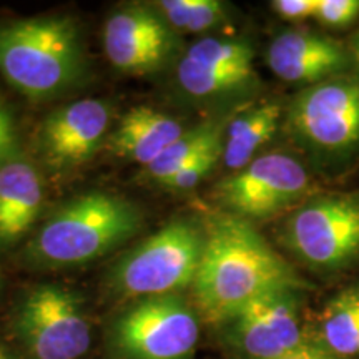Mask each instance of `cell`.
Segmentation results:
<instances>
[{
  "instance_id": "6da1fadb",
  "label": "cell",
  "mask_w": 359,
  "mask_h": 359,
  "mask_svg": "<svg viewBox=\"0 0 359 359\" xmlns=\"http://www.w3.org/2000/svg\"><path fill=\"white\" fill-rule=\"evenodd\" d=\"M203 228V253L191 290L200 316L210 325L223 326L269 291L311 286L251 222L218 212L206 218Z\"/></svg>"
},
{
  "instance_id": "7a4b0ae2",
  "label": "cell",
  "mask_w": 359,
  "mask_h": 359,
  "mask_svg": "<svg viewBox=\"0 0 359 359\" xmlns=\"http://www.w3.org/2000/svg\"><path fill=\"white\" fill-rule=\"evenodd\" d=\"M83 67L82 35L72 17L0 22V75L30 100L62 95L79 82Z\"/></svg>"
},
{
  "instance_id": "3957f363",
  "label": "cell",
  "mask_w": 359,
  "mask_h": 359,
  "mask_svg": "<svg viewBox=\"0 0 359 359\" xmlns=\"http://www.w3.org/2000/svg\"><path fill=\"white\" fill-rule=\"evenodd\" d=\"M142 224L140 210L132 201L111 193L90 191L67 201L45 219L27 251L42 266H80L132 240Z\"/></svg>"
},
{
  "instance_id": "277c9868",
  "label": "cell",
  "mask_w": 359,
  "mask_h": 359,
  "mask_svg": "<svg viewBox=\"0 0 359 359\" xmlns=\"http://www.w3.org/2000/svg\"><path fill=\"white\" fill-rule=\"evenodd\" d=\"M285 127L316 163H348L359 154V75L299 90L285 110Z\"/></svg>"
},
{
  "instance_id": "5b68a950",
  "label": "cell",
  "mask_w": 359,
  "mask_h": 359,
  "mask_svg": "<svg viewBox=\"0 0 359 359\" xmlns=\"http://www.w3.org/2000/svg\"><path fill=\"white\" fill-rule=\"evenodd\" d=\"M203 243V224L173 219L118 258L109 271V286L128 299L178 294L195 281Z\"/></svg>"
},
{
  "instance_id": "8992f818",
  "label": "cell",
  "mask_w": 359,
  "mask_h": 359,
  "mask_svg": "<svg viewBox=\"0 0 359 359\" xmlns=\"http://www.w3.org/2000/svg\"><path fill=\"white\" fill-rule=\"evenodd\" d=\"M281 241L314 271L338 273L359 264V191L314 195L293 210Z\"/></svg>"
},
{
  "instance_id": "52a82bcc",
  "label": "cell",
  "mask_w": 359,
  "mask_h": 359,
  "mask_svg": "<svg viewBox=\"0 0 359 359\" xmlns=\"http://www.w3.org/2000/svg\"><path fill=\"white\" fill-rule=\"evenodd\" d=\"M200 339V314L180 294L142 298L111 321L115 359H191Z\"/></svg>"
},
{
  "instance_id": "ba28073f",
  "label": "cell",
  "mask_w": 359,
  "mask_h": 359,
  "mask_svg": "<svg viewBox=\"0 0 359 359\" xmlns=\"http://www.w3.org/2000/svg\"><path fill=\"white\" fill-rule=\"evenodd\" d=\"M313 190V178L302 161L285 151H269L222 180L213 196L224 213L266 222L290 215L314 196Z\"/></svg>"
},
{
  "instance_id": "9c48e42d",
  "label": "cell",
  "mask_w": 359,
  "mask_h": 359,
  "mask_svg": "<svg viewBox=\"0 0 359 359\" xmlns=\"http://www.w3.org/2000/svg\"><path fill=\"white\" fill-rule=\"evenodd\" d=\"M13 331L30 359H80L93 339L83 299L52 283L27 291L13 314Z\"/></svg>"
},
{
  "instance_id": "30bf717a",
  "label": "cell",
  "mask_w": 359,
  "mask_h": 359,
  "mask_svg": "<svg viewBox=\"0 0 359 359\" xmlns=\"http://www.w3.org/2000/svg\"><path fill=\"white\" fill-rule=\"evenodd\" d=\"M303 290L258 296L222 326L224 341L243 359H269L294 351L308 339L302 320Z\"/></svg>"
},
{
  "instance_id": "8fae6325",
  "label": "cell",
  "mask_w": 359,
  "mask_h": 359,
  "mask_svg": "<svg viewBox=\"0 0 359 359\" xmlns=\"http://www.w3.org/2000/svg\"><path fill=\"white\" fill-rule=\"evenodd\" d=\"M103 45L115 69L145 75L177 55L180 37L155 6H127L107 19Z\"/></svg>"
},
{
  "instance_id": "7c38bea8",
  "label": "cell",
  "mask_w": 359,
  "mask_h": 359,
  "mask_svg": "<svg viewBox=\"0 0 359 359\" xmlns=\"http://www.w3.org/2000/svg\"><path fill=\"white\" fill-rule=\"evenodd\" d=\"M257 80L255 50L241 39H201L177 65L178 87L198 100L236 95L253 88Z\"/></svg>"
},
{
  "instance_id": "4fadbf2b",
  "label": "cell",
  "mask_w": 359,
  "mask_h": 359,
  "mask_svg": "<svg viewBox=\"0 0 359 359\" xmlns=\"http://www.w3.org/2000/svg\"><path fill=\"white\" fill-rule=\"evenodd\" d=\"M110 116L109 103L98 98H82L53 110L40 127L43 160L65 172L93 158L109 137Z\"/></svg>"
},
{
  "instance_id": "5bb4252c",
  "label": "cell",
  "mask_w": 359,
  "mask_h": 359,
  "mask_svg": "<svg viewBox=\"0 0 359 359\" xmlns=\"http://www.w3.org/2000/svg\"><path fill=\"white\" fill-rule=\"evenodd\" d=\"M266 64L278 79L304 87L348 75L353 55L343 42L308 29H291L269 43Z\"/></svg>"
},
{
  "instance_id": "9a60e30c",
  "label": "cell",
  "mask_w": 359,
  "mask_h": 359,
  "mask_svg": "<svg viewBox=\"0 0 359 359\" xmlns=\"http://www.w3.org/2000/svg\"><path fill=\"white\" fill-rule=\"evenodd\" d=\"M185 127L180 120L161 114L151 107H135L122 116L116 128L107 137V148L120 158L135 161L143 168L150 167Z\"/></svg>"
},
{
  "instance_id": "2e32d148",
  "label": "cell",
  "mask_w": 359,
  "mask_h": 359,
  "mask_svg": "<svg viewBox=\"0 0 359 359\" xmlns=\"http://www.w3.org/2000/svg\"><path fill=\"white\" fill-rule=\"evenodd\" d=\"M43 185L39 170L15 156L0 167V243L20 240L39 218Z\"/></svg>"
},
{
  "instance_id": "e0dca14e",
  "label": "cell",
  "mask_w": 359,
  "mask_h": 359,
  "mask_svg": "<svg viewBox=\"0 0 359 359\" xmlns=\"http://www.w3.org/2000/svg\"><path fill=\"white\" fill-rule=\"evenodd\" d=\"M285 109L269 100L250 107L228 122L223 138V165L231 173L250 165L280 128Z\"/></svg>"
},
{
  "instance_id": "ac0fdd59",
  "label": "cell",
  "mask_w": 359,
  "mask_h": 359,
  "mask_svg": "<svg viewBox=\"0 0 359 359\" xmlns=\"http://www.w3.org/2000/svg\"><path fill=\"white\" fill-rule=\"evenodd\" d=\"M314 343L338 359L359 358V283L341 290L325 304Z\"/></svg>"
},
{
  "instance_id": "d6986e66",
  "label": "cell",
  "mask_w": 359,
  "mask_h": 359,
  "mask_svg": "<svg viewBox=\"0 0 359 359\" xmlns=\"http://www.w3.org/2000/svg\"><path fill=\"white\" fill-rule=\"evenodd\" d=\"M228 122H230V116L210 120V122L185 130V133L178 140H175L150 167L145 168V175L154 182L163 185L170 177H173L180 168L185 167L196 156L208 151L210 148L222 145Z\"/></svg>"
},
{
  "instance_id": "ffe728a7",
  "label": "cell",
  "mask_w": 359,
  "mask_h": 359,
  "mask_svg": "<svg viewBox=\"0 0 359 359\" xmlns=\"http://www.w3.org/2000/svg\"><path fill=\"white\" fill-rule=\"evenodd\" d=\"M177 34H201L226 24L230 8L219 0H160L154 4Z\"/></svg>"
},
{
  "instance_id": "44dd1931",
  "label": "cell",
  "mask_w": 359,
  "mask_h": 359,
  "mask_svg": "<svg viewBox=\"0 0 359 359\" xmlns=\"http://www.w3.org/2000/svg\"><path fill=\"white\" fill-rule=\"evenodd\" d=\"M223 156V143L210 148L208 151L196 156L195 160H191L190 163H187L185 167L180 168L173 177H170L167 182L163 183V187L172 188V190H191V188L198 187L203 180L213 172L215 167L218 165V161Z\"/></svg>"
},
{
  "instance_id": "7402d4cb",
  "label": "cell",
  "mask_w": 359,
  "mask_h": 359,
  "mask_svg": "<svg viewBox=\"0 0 359 359\" xmlns=\"http://www.w3.org/2000/svg\"><path fill=\"white\" fill-rule=\"evenodd\" d=\"M359 19V0H318L314 20L327 29H346Z\"/></svg>"
},
{
  "instance_id": "603a6c76",
  "label": "cell",
  "mask_w": 359,
  "mask_h": 359,
  "mask_svg": "<svg viewBox=\"0 0 359 359\" xmlns=\"http://www.w3.org/2000/svg\"><path fill=\"white\" fill-rule=\"evenodd\" d=\"M17 145V130L12 111L4 102H0V167L15 156H19Z\"/></svg>"
},
{
  "instance_id": "cb8c5ba5",
  "label": "cell",
  "mask_w": 359,
  "mask_h": 359,
  "mask_svg": "<svg viewBox=\"0 0 359 359\" xmlns=\"http://www.w3.org/2000/svg\"><path fill=\"white\" fill-rule=\"evenodd\" d=\"M318 0H275L271 2V8L283 20L303 22L314 19Z\"/></svg>"
},
{
  "instance_id": "d4e9b609",
  "label": "cell",
  "mask_w": 359,
  "mask_h": 359,
  "mask_svg": "<svg viewBox=\"0 0 359 359\" xmlns=\"http://www.w3.org/2000/svg\"><path fill=\"white\" fill-rule=\"evenodd\" d=\"M269 359H338L331 354H327L321 346H318L314 341H308L303 346H299L294 351L283 354L278 358H269Z\"/></svg>"
},
{
  "instance_id": "484cf974",
  "label": "cell",
  "mask_w": 359,
  "mask_h": 359,
  "mask_svg": "<svg viewBox=\"0 0 359 359\" xmlns=\"http://www.w3.org/2000/svg\"><path fill=\"white\" fill-rule=\"evenodd\" d=\"M349 52L353 55V62L356 65V69L359 70V32L354 35L351 43H349Z\"/></svg>"
},
{
  "instance_id": "4316f807",
  "label": "cell",
  "mask_w": 359,
  "mask_h": 359,
  "mask_svg": "<svg viewBox=\"0 0 359 359\" xmlns=\"http://www.w3.org/2000/svg\"><path fill=\"white\" fill-rule=\"evenodd\" d=\"M4 354H6V351H4V349H2V348H0V359H2V356H4Z\"/></svg>"
},
{
  "instance_id": "83f0119b",
  "label": "cell",
  "mask_w": 359,
  "mask_h": 359,
  "mask_svg": "<svg viewBox=\"0 0 359 359\" xmlns=\"http://www.w3.org/2000/svg\"><path fill=\"white\" fill-rule=\"evenodd\" d=\"M2 359H11V356H8V354L6 353V354H4V356H2Z\"/></svg>"
}]
</instances>
